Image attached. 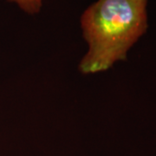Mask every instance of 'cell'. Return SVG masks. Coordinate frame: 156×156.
Returning a JSON list of instances; mask_svg holds the SVG:
<instances>
[{"label": "cell", "instance_id": "1", "mask_svg": "<svg viewBox=\"0 0 156 156\" xmlns=\"http://www.w3.org/2000/svg\"><path fill=\"white\" fill-rule=\"evenodd\" d=\"M147 0H97L81 17L89 51L80 63L84 74L107 70L125 60L147 30Z\"/></svg>", "mask_w": 156, "mask_h": 156}, {"label": "cell", "instance_id": "2", "mask_svg": "<svg viewBox=\"0 0 156 156\" xmlns=\"http://www.w3.org/2000/svg\"><path fill=\"white\" fill-rule=\"evenodd\" d=\"M17 4L18 7L28 13L30 15H34L38 13L44 0H8Z\"/></svg>", "mask_w": 156, "mask_h": 156}]
</instances>
